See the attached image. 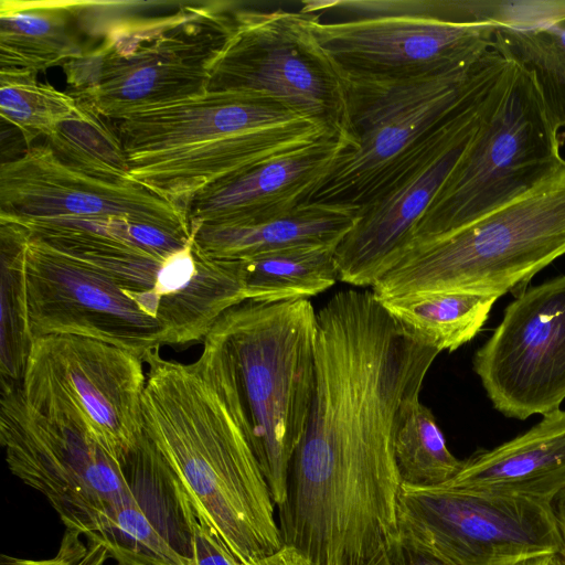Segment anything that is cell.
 Here are the masks:
<instances>
[{
  "label": "cell",
  "instance_id": "6da1fadb",
  "mask_svg": "<svg viewBox=\"0 0 565 565\" xmlns=\"http://www.w3.org/2000/svg\"><path fill=\"white\" fill-rule=\"evenodd\" d=\"M317 318L316 393L279 532L311 565H366L398 536L396 433L440 351L372 291L337 292Z\"/></svg>",
  "mask_w": 565,
  "mask_h": 565
},
{
  "label": "cell",
  "instance_id": "7a4b0ae2",
  "mask_svg": "<svg viewBox=\"0 0 565 565\" xmlns=\"http://www.w3.org/2000/svg\"><path fill=\"white\" fill-rule=\"evenodd\" d=\"M143 427L196 511L247 564L282 546L275 503L252 443L235 364L214 324L192 363L148 352Z\"/></svg>",
  "mask_w": 565,
  "mask_h": 565
},
{
  "label": "cell",
  "instance_id": "3957f363",
  "mask_svg": "<svg viewBox=\"0 0 565 565\" xmlns=\"http://www.w3.org/2000/svg\"><path fill=\"white\" fill-rule=\"evenodd\" d=\"M110 121L130 179L186 213L204 190L340 136L273 99L224 90Z\"/></svg>",
  "mask_w": 565,
  "mask_h": 565
},
{
  "label": "cell",
  "instance_id": "277c9868",
  "mask_svg": "<svg viewBox=\"0 0 565 565\" xmlns=\"http://www.w3.org/2000/svg\"><path fill=\"white\" fill-rule=\"evenodd\" d=\"M127 3L82 56L62 65L70 95L109 120L207 90L209 70L236 4L185 2L157 17Z\"/></svg>",
  "mask_w": 565,
  "mask_h": 565
},
{
  "label": "cell",
  "instance_id": "5b68a950",
  "mask_svg": "<svg viewBox=\"0 0 565 565\" xmlns=\"http://www.w3.org/2000/svg\"><path fill=\"white\" fill-rule=\"evenodd\" d=\"M214 324L231 351L254 452L280 507L316 393L317 312L308 299L245 300Z\"/></svg>",
  "mask_w": 565,
  "mask_h": 565
},
{
  "label": "cell",
  "instance_id": "8992f818",
  "mask_svg": "<svg viewBox=\"0 0 565 565\" xmlns=\"http://www.w3.org/2000/svg\"><path fill=\"white\" fill-rule=\"evenodd\" d=\"M565 255V163L525 194L407 249L373 286L382 299L460 291L497 298Z\"/></svg>",
  "mask_w": 565,
  "mask_h": 565
},
{
  "label": "cell",
  "instance_id": "52a82bcc",
  "mask_svg": "<svg viewBox=\"0 0 565 565\" xmlns=\"http://www.w3.org/2000/svg\"><path fill=\"white\" fill-rule=\"evenodd\" d=\"M509 64L491 47L472 66L441 74L406 78L347 75L354 145L342 153L310 202L369 204Z\"/></svg>",
  "mask_w": 565,
  "mask_h": 565
},
{
  "label": "cell",
  "instance_id": "ba28073f",
  "mask_svg": "<svg viewBox=\"0 0 565 565\" xmlns=\"http://www.w3.org/2000/svg\"><path fill=\"white\" fill-rule=\"evenodd\" d=\"M558 131L533 74L514 63L507 92L483 119L399 258L411 247L477 221L553 175L565 163Z\"/></svg>",
  "mask_w": 565,
  "mask_h": 565
},
{
  "label": "cell",
  "instance_id": "9c48e42d",
  "mask_svg": "<svg viewBox=\"0 0 565 565\" xmlns=\"http://www.w3.org/2000/svg\"><path fill=\"white\" fill-rule=\"evenodd\" d=\"M21 226L128 291L171 330L177 345L203 341L226 310L246 300L239 260L211 258L193 237L185 248L164 257L74 218L29 220Z\"/></svg>",
  "mask_w": 565,
  "mask_h": 565
},
{
  "label": "cell",
  "instance_id": "30bf717a",
  "mask_svg": "<svg viewBox=\"0 0 565 565\" xmlns=\"http://www.w3.org/2000/svg\"><path fill=\"white\" fill-rule=\"evenodd\" d=\"M311 22L312 15L301 10L236 2L210 65L207 90L264 96L353 143L348 76L319 43Z\"/></svg>",
  "mask_w": 565,
  "mask_h": 565
},
{
  "label": "cell",
  "instance_id": "8fae6325",
  "mask_svg": "<svg viewBox=\"0 0 565 565\" xmlns=\"http://www.w3.org/2000/svg\"><path fill=\"white\" fill-rule=\"evenodd\" d=\"M146 380L137 354L57 334L33 340L21 388L38 412L84 430L121 463L145 435Z\"/></svg>",
  "mask_w": 565,
  "mask_h": 565
},
{
  "label": "cell",
  "instance_id": "7c38bea8",
  "mask_svg": "<svg viewBox=\"0 0 565 565\" xmlns=\"http://www.w3.org/2000/svg\"><path fill=\"white\" fill-rule=\"evenodd\" d=\"M398 540L443 565H508L554 555L564 542L552 502L403 483Z\"/></svg>",
  "mask_w": 565,
  "mask_h": 565
},
{
  "label": "cell",
  "instance_id": "4fadbf2b",
  "mask_svg": "<svg viewBox=\"0 0 565 565\" xmlns=\"http://www.w3.org/2000/svg\"><path fill=\"white\" fill-rule=\"evenodd\" d=\"M0 443L10 471L87 540L134 499L120 462L84 430L33 408L21 382L1 380Z\"/></svg>",
  "mask_w": 565,
  "mask_h": 565
},
{
  "label": "cell",
  "instance_id": "5bb4252c",
  "mask_svg": "<svg viewBox=\"0 0 565 565\" xmlns=\"http://www.w3.org/2000/svg\"><path fill=\"white\" fill-rule=\"evenodd\" d=\"M513 62L451 116L369 204L335 249L339 280L372 287L396 264L412 233L483 119L507 92Z\"/></svg>",
  "mask_w": 565,
  "mask_h": 565
},
{
  "label": "cell",
  "instance_id": "9a60e30c",
  "mask_svg": "<svg viewBox=\"0 0 565 565\" xmlns=\"http://www.w3.org/2000/svg\"><path fill=\"white\" fill-rule=\"evenodd\" d=\"M335 10L342 21L321 22L310 13L311 26L350 76L406 78L466 68L492 47L497 30L404 11L390 0H338Z\"/></svg>",
  "mask_w": 565,
  "mask_h": 565
},
{
  "label": "cell",
  "instance_id": "2e32d148",
  "mask_svg": "<svg viewBox=\"0 0 565 565\" xmlns=\"http://www.w3.org/2000/svg\"><path fill=\"white\" fill-rule=\"evenodd\" d=\"M24 234L33 340L57 334L84 337L128 350L141 360L163 345H177L171 330L110 278Z\"/></svg>",
  "mask_w": 565,
  "mask_h": 565
},
{
  "label": "cell",
  "instance_id": "e0dca14e",
  "mask_svg": "<svg viewBox=\"0 0 565 565\" xmlns=\"http://www.w3.org/2000/svg\"><path fill=\"white\" fill-rule=\"evenodd\" d=\"M473 369L493 407L516 419L565 399V275L523 290L476 352Z\"/></svg>",
  "mask_w": 565,
  "mask_h": 565
},
{
  "label": "cell",
  "instance_id": "ac0fdd59",
  "mask_svg": "<svg viewBox=\"0 0 565 565\" xmlns=\"http://www.w3.org/2000/svg\"><path fill=\"white\" fill-rule=\"evenodd\" d=\"M122 217L191 236L188 213L135 181L111 182L67 164L47 145L0 167V222Z\"/></svg>",
  "mask_w": 565,
  "mask_h": 565
},
{
  "label": "cell",
  "instance_id": "d6986e66",
  "mask_svg": "<svg viewBox=\"0 0 565 565\" xmlns=\"http://www.w3.org/2000/svg\"><path fill=\"white\" fill-rule=\"evenodd\" d=\"M350 147L351 140L331 137L215 184L192 201L190 226L262 221L309 203Z\"/></svg>",
  "mask_w": 565,
  "mask_h": 565
},
{
  "label": "cell",
  "instance_id": "ffe728a7",
  "mask_svg": "<svg viewBox=\"0 0 565 565\" xmlns=\"http://www.w3.org/2000/svg\"><path fill=\"white\" fill-rule=\"evenodd\" d=\"M441 484L553 503L565 490V411L544 414L525 433L475 452Z\"/></svg>",
  "mask_w": 565,
  "mask_h": 565
},
{
  "label": "cell",
  "instance_id": "44dd1931",
  "mask_svg": "<svg viewBox=\"0 0 565 565\" xmlns=\"http://www.w3.org/2000/svg\"><path fill=\"white\" fill-rule=\"evenodd\" d=\"M88 1H0V72L38 74L82 56Z\"/></svg>",
  "mask_w": 565,
  "mask_h": 565
},
{
  "label": "cell",
  "instance_id": "7402d4cb",
  "mask_svg": "<svg viewBox=\"0 0 565 565\" xmlns=\"http://www.w3.org/2000/svg\"><path fill=\"white\" fill-rule=\"evenodd\" d=\"M361 211V206L310 202L262 221L190 228L194 244L206 256L239 260L299 245H338Z\"/></svg>",
  "mask_w": 565,
  "mask_h": 565
},
{
  "label": "cell",
  "instance_id": "603a6c76",
  "mask_svg": "<svg viewBox=\"0 0 565 565\" xmlns=\"http://www.w3.org/2000/svg\"><path fill=\"white\" fill-rule=\"evenodd\" d=\"M139 509L162 539L190 565L198 511L168 460L145 435L120 463Z\"/></svg>",
  "mask_w": 565,
  "mask_h": 565
},
{
  "label": "cell",
  "instance_id": "cb8c5ba5",
  "mask_svg": "<svg viewBox=\"0 0 565 565\" xmlns=\"http://www.w3.org/2000/svg\"><path fill=\"white\" fill-rule=\"evenodd\" d=\"M335 244L299 245L239 259L246 300H301L339 280Z\"/></svg>",
  "mask_w": 565,
  "mask_h": 565
},
{
  "label": "cell",
  "instance_id": "d4e9b609",
  "mask_svg": "<svg viewBox=\"0 0 565 565\" xmlns=\"http://www.w3.org/2000/svg\"><path fill=\"white\" fill-rule=\"evenodd\" d=\"M497 299L490 295L435 291L379 300L409 331L440 352H452L478 334Z\"/></svg>",
  "mask_w": 565,
  "mask_h": 565
},
{
  "label": "cell",
  "instance_id": "484cf974",
  "mask_svg": "<svg viewBox=\"0 0 565 565\" xmlns=\"http://www.w3.org/2000/svg\"><path fill=\"white\" fill-rule=\"evenodd\" d=\"M0 375L1 380L21 382L33 343L24 274L25 234L17 225L0 223Z\"/></svg>",
  "mask_w": 565,
  "mask_h": 565
},
{
  "label": "cell",
  "instance_id": "4316f807",
  "mask_svg": "<svg viewBox=\"0 0 565 565\" xmlns=\"http://www.w3.org/2000/svg\"><path fill=\"white\" fill-rule=\"evenodd\" d=\"M492 47L531 72L555 124L565 127V21L533 29H498Z\"/></svg>",
  "mask_w": 565,
  "mask_h": 565
},
{
  "label": "cell",
  "instance_id": "83f0119b",
  "mask_svg": "<svg viewBox=\"0 0 565 565\" xmlns=\"http://www.w3.org/2000/svg\"><path fill=\"white\" fill-rule=\"evenodd\" d=\"M395 457L403 483L420 487L448 481L462 463L448 449L435 416L419 397L408 401L403 409Z\"/></svg>",
  "mask_w": 565,
  "mask_h": 565
},
{
  "label": "cell",
  "instance_id": "f1b7e54d",
  "mask_svg": "<svg viewBox=\"0 0 565 565\" xmlns=\"http://www.w3.org/2000/svg\"><path fill=\"white\" fill-rule=\"evenodd\" d=\"M85 108L68 93L46 83L35 74L0 72V114L14 126L25 142L50 138L65 121L84 115Z\"/></svg>",
  "mask_w": 565,
  "mask_h": 565
},
{
  "label": "cell",
  "instance_id": "f546056e",
  "mask_svg": "<svg viewBox=\"0 0 565 565\" xmlns=\"http://www.w3.org/2000/svg\"><path fill=\"white\" fill-rule=\"evenodd\" d=\"M83 107L84 115L63 122L47 138V145L60 159L84 173L111 182L134 181L114 125Z\"/></svg>",
  "mask_w": 565,
  "mask_h": 565
},
{
  "label": "cell",
  "instance_id": "4dcf8cb0",
  "mask_svg": "<svg viewBox=\"0 0 565 565\" xmlns=\"http://www.w3.org/2000/svg\"><path fill=\"white\" fill-rule=\"evenodd\" d=\"M88 540L102 543L117 565H190L153 529L134 499L117 508Z\"/></svg>",
  "mask_w": 565,
  "mask_h": 565
},
{
  "label": "cell",
  "instance_id": "1f68e13d",
  "mask_svg": "<svg viewBox=\"0 0 565 565\" xmlns=\"http://www.w3.org/2000/svg\"><path fill=\"white\" fill-rule=\"evenodd\" d=\"M82 534L66 530L56 555L49 559H29L1 555L0 565H105L109 558L106 547L98 542L83 540Z\"/></svg>",
  "mask_w": 565,
  "mask_h": 565
},
{
  "label": "cell",
  "instance_id": "d6a6232c",
  "mask_svg": "<svg viewBox=\"0 0 565 565\" xmlns=\"http://www.w3.org/2000/svg\"><path fill=\"white\" fill-rule=\"evenodd\" d=\"M194 565H242L216 530L198 513L193 533Z\"/></svg>",
  "mask_w": 565,
  "mask_h": 565
},
{
  "label": "cell",
  "instance_id": "836d02e7",
  "mask_svg": "<svg viewBox=\"0 0 565 565\" xmlns=\"http://www.w3.org/2000/svg\"><path fill=\"white\" fill-rule=\"evenodd\" d=\"M392 565H443L438 561L422 555L399 542L398 536L386 547Z\"/></svg>",
  "mask_w": 565,
  "mask_h": 565
},
{
  "label": "cell",
  "instance_id": "e575fe53",
  "mask_svg": "<svg viewBox=\"0 0 565 565\" xmlns=\"http://www.w3.org/2000/svg\"><path fill=\"white\" fill-rule=\"evenodd\" d=\"M242 565H311L295 547L282 545L273 554Z\"/></svg>",
  "mask_w": 565,
  "mask_h": 565
},
{
  "label": "cell",
  "instance_id": "d590c367",
  "mask_svg": "<svg viewBox=\"0 0 565 565\" xmlns=\"http://www.w3.org/2000/svg\"><path fill=\"white\" fill-rule=\"evenodd\" d=\"M554 511L557 518L559 530L562 533L564 546L561 554L565 558V490L562 491L553 502Z\"/></svg>",
  "mask_w": 565,
  "mask_h": 565
},
{
  "label": "cell",
  "instance_id": "8d00e7d4",
  "mask_svg": "<svg viewBox=\"0 0 565 565\" xmlns=\"http://www.w3.org/2000/svg\"><path fill=\"white\" fill-rule=\"evenodd\" d=\"M555 555V554H554ZM553 555H544L532 558L522 559L508 565H550Z\"/></svg>",
  "mask_w": 565,
  "mask_h": 565
},
{
  "label": "cell",
  "instance_id": "74e56055",
  "mask_svg": "<svg viewBox=\"0 0 565 565\" xmlns=\"http://www.w3.org/2000/svg\"><path fill=\"white\" fill-rule=\"evenodd\" d=\"M366 565H392L386 548L382 550L371 562Z\"/></svg>",
  "mask_w": 565,
  "mask_h": 565
},
{
  "label": "cell",
  "instance_id": "f35d334b",
  "mask_svg": "<svg viewBox=\"0 0 565 565\" xmlns=\"http://www.w3.org/2000/svg\"><path fill=\"white\" fill-rule=\"evenodd\" d=\"M550 565H565L564 556L561 553L553 555Z\"/></svg>",
  "mask_w": 565,
  "mask_h": 565
}]
</instances>
